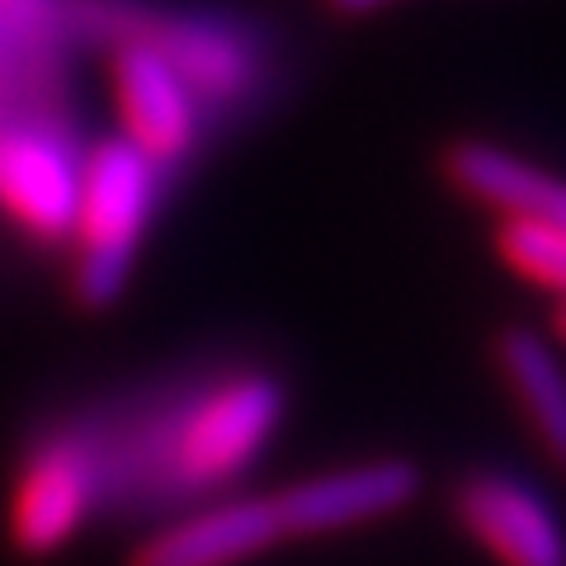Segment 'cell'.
<instances>
[{
	"label": "cell",
	"instance_id": "obj_1",
	"mask_svg": "<svg viewBox=\"0 0 566 566\" xmlns=\"http://www.w3.org/2000/svg\"><path fill=\"white\" fill-rule=\"evenodd\" d=\"M85 411L104 463V520L161 524L251 476L289 416V387L260 359H185L85 397Z\"/></svg>",
	"mask_w": 566,
	"mask_h": 566
},
{
	"label": "cell",
	"instance_id": "obj_2",
	"mask_svg": "<svg viewBox=\"0 0 566 566\" xmlns=\"http://www.w3.org/2000/svg\"><path fill=\"white\" fill-rule=\"evenodd\" d=\"M81 52L147 48L199 104L203 128L222 137L270 109L283 91V43L260 14L218 0H66Z\"/></svg>",
	"mask_w": 566,
	"mask_h": 566
},
{
	"label": "cell",
	"instance_id": "obj_3",
	"mask_svg": "<svg viewBox=\"0 0 566 566\" xmlns=\"http://www.w3.org/2000/svg\"><path fill=\"white\" fill-rule=\"evenodd\" d=\"M175 189L180 185L147 151H137L128 137H91L76 222H71V241L62 255L66 289L81 307L104 312L123 297L142 251H147L151 227L161 222V208L170 203Z\"/></svg>",
	"mask_w": 566,
	"mask_h": 566
},
{
	"label": "cell",
	"instance_id": "obj_4",
	"mask_svg": "<svg viewBox=\"0 0 566 566\" xmlns=\"http://www.w3.org/2000/svg\"><path fill=\"white\" fill-rule=\"evenodd\" d=\"M104 520V463L85 401L33 420L6 495V538L20 557L43 562Z\"/></svg>",
	"mask_w": 566,
	"mask_h": 566
},
{
	"label": "cell",
	"instance_id": "obj_5",
	"mask_svg": "<svg viewBox=\"0 0 566 566\" xmlns=\"http://www.w3.org/2000/svg\"><path fill=\"white\" fill-rule=\"evenodd\" d=\"M76 57L66 0H0V137L81 128Z\"/></svg>",
	"mask_w": 566,
	"mask_h": 566
},
{
	"label": "cell",
	"instance_id": "obj_6",
	"mask_svg": "<svg viewBox=\"0 0 566 566\" xmlns=\"http://www.w3.org/2000/svg\"><path fill=\"white\" fill-rule=\"evenodd\" d=\"M104 66H109V91L118 104V137H128L175 185H185L193 166L212 151L199 104L147 48H114L104 52Z\"/></svg>",
	"mask_w": 566,
	"mask_h": 566
},
{
	"label": "cell",
	"instance_id": "obj_7",
	"mask_svg": "<svg viewBox=\"0 0 566 566\" xmlns=\"http://www.w3.org/2000/svg\"><path fill=\"white\" fill-rule=\"evenodd\" d=\"M283 543L297 538H335L364 524H382L401 515L420 495V468L406 458H364V463L326 468L270 491Z\"/></svg>",
	"mask_w": 566,
	"mask_h": 566
},
{
	"label": "cell",
	"instance_id": "obj_8",
	"mask_svg": "<svg viewBox=\"0 0 566 566\" xmlns=\"http://www.w3.org/2000/svg\"><path fill=\"white\" fill-rule=\"evenodd\" d=\"M449 505L495 566H566V524L524 476L476 468L453 486Z\"/></svg>",
	"mask_w": 566,
	"mask_h": 566
},
{
	"label": "cell",
	"instance_id": "obj_9",
	"mask_svg": "<svg viewBox=\"0 0 566 566\" xmlns=\"http://www.w3.org/2000/svg\"><path fill=\"white\" fill-rule=\"evenodd\" d=\"M283 543L274 495L232 491L151 524L128 566H245Z\"/></svg>",
	"mask_w": 566,
	"mask_h": 566
},
{
	"label": "cell",
	"instance_id": "obj_10",
	"mask_svg": "<svg viewBox=\"0 0 566 566\" xmlns=\"http://www.w3.org/2000/svg\"><path fill=\"white\" fill-rule=\"evenodd\" d=\"M444 175L463 199L501 212V222H553L566 227V175L486 137H463L444 151Z\"/></svg>",
	"mask_w": 566,
	"mask_h": 566
},
{
	"label": "cell",
	"instance_id": "obj_11",
	"mask_svg": "<svg viewBox=\"0 0 566 566\" xmlns=\"http://www.w3.org/2000/svg\"><path fill=\"white\" fill-rule=\"evenodd\" d=\"M495 368H501L543 458L557 472H566V364L553 340H543L528 326H510L495 340Z\"/></svg>",
	"mask_w": 566,
	"mask_h": 566
},
{
	"label": "cell",
	"instance_id": "obj_12",
	"mask_svg": "<svg viewBox=\"0 0 566 566\" xmlns=\"http://www.w3.org/2000/svg\"><path fill=\"white\" fill-rule=\"evenodd\" d=\"M495 255L510 274L524 283L553 293L557 303L566 297V227L553 222H501L495 227Z\"/></svg>",
	"mask_w": 566,
	"mask_h": 566
},
{
	"label": "cell",
	"instance_id": "obj_13",
	"mask_svg": "<svg viewBox=\"0 0 566 566\" xmlns=\"http://www.w3.org/2000/svg\"><path fill=\"white\" fill-rule=\"evenodd\" d=\"M387 6H397V0H326V10L340 14V20H368V14H378Z\"/></svg>",
	"mask_w": 566,
	"mask_h": 566
},
{
	"label": "cell",
	"instance_id": "obj_14",
	"mask_svg": "<svg viewBox=\"0 0 566 566\" xmlns=\"http://www.w3.org/2000/svg\"><path fill=\"white\" fill-rule=\"evenodd\" d=\"M553 335H557V340L566 345V297H562V303H557V312H553Z\"/></svg>",
	"mask_w": 566,
	"mask_h": 566
}]
</instances>
